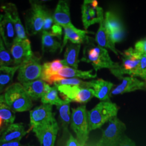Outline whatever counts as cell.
Masks as SVG:
<instances>
[{
    "label": "cell",
    "instance_id": "cell-1",
    "mask_svg": "<svg viewBox=\"0 0 146 146\" xmlns=\"http://www.w3.org/2000/svg\"><path fill=\"white\" fill-rule=\"evenodd\" d=\"M80 61L91 63L96 72L100 69L107 68L117 78L122 79L123 78L120 74L119 63L112 61L108 50L98 44L96 45L93 39L89 36L84 48V56Z\"/></svg>",
    "mask_w": 146,
    "mask_h": 146
},
{
    "label": "cell",
    "instance_id": "cell-2",
    "mask_svg": "<svg viewBox=\"0 0 146 146\" xmlns=\"http://www.w3.org/2000/svg\"><path fill=\"white\" fill-rule=\"evenodd\" d=\"M5 102L14 112H24L31 110L33 100L23 86L19 82L11 85L4 92Z\"/></svg>",
    "mask_w": 146,
    "mask_h": 146
},
{
    "label": "cell",
    "instance_id": "cell-3",
    "mask_svg": "<svg viewBox=\"0 0 146 146\" xmlns=\"http://www.w3.org/2000/svg\"><path fill=\"white\" fill-rule=\"evenodd\" d=\"M119 107L109 101H102L94 108L87 111L89 131L100 128L106 122L115 117Z\"/></svg>",
    "mask_w": 146,
    "mask_h": 146
},
{
    "label": "cell",
    "instance_id": "cell-4",
    "mask_svg": "<svg viewBox=\"0 0 146 146\" xmlns=\"http://www.w3.org/2000/svg\"><path fill=\"white\" fill-rule=\"evenodd\" d=\"M71 127L77 136L78 141L84 146L88 139V121L86 106H81L72 109Z\"/></svg>",
    "mask_w": 146,
    "mask_h": 146
},
{
    "label": "cell",
    "instance_id": "cell-5",
    "mask_svg": "<svg viewBox=\"0 0 146 146\" xmlns=\"http://www.w3.org/2000/svg\"><path fill=\"white\" fill-rule=\"evenodd\" d=\"M125 129V123L117 116L113 118L109 121L108 125L104 131L97 146H119L122 134Z\"/></svg>",
    "mask_w": 146,
    "mask_h": 146
},
{
    "label": "cell",
    "instance_id": "cell-6",
    "mask_svg": "<svg viewBox=\"0 0 146 146\" xmlns=\"http://www.w3.org/2000/svg\"><path fill=\"white\" fill-rule=\"evenodd\" d=\"M31 8L26 22V31L29 35H34L42 31L47 9L35 1H30Z\"/></svg>",
    "mask_w": 146,
    "mask_h": 146
},
{
    "label": "cell",
    "instance_id": "cell-7",
    "mask_svg": "<svg viewBox=\"0 0 146 146\" xmlns=\"http://www.w3.org/2000/svg\"><path fill=\"white\" fill-rule=\"evenodd\" d=\"M55 87L62 96L63 100L69 102L86 104L94 96V90L92 89L69 85H60Z\"/></svg>",
    "mask_w": 146,
    "mask_h": 146
},
{
    "label": "cell",
    "instance_id": "cell-8",
    "mask_svg": "<svg viewBox=\"0 0 146 146\" xmlns=\"http://www.w3.org/2000/svg\"><path fill=\"white\" fill-rule=\"evenodd\" d=\"M42 70L40 58L34 55L20 65L17 71L19 82L23 84L41 78Z\"/></svg>",
    "mask_w": 146,
    "mask_h": 146
},
{
    "label": "cell",
    "instance_id": "cell-9",
    "mask_svg": "<svg viewBox=\"0 0 146 146\" xmlns=\"http://www.w3.org/2000/svg\"><path fill=\"white\" fill-rule=\"evenodd\" d=\"M122 64L120 65V74L122 77L125 74L136 77L140 66L143 55L137 52L135 49L129 48L122 53Z\"/></svg>",
    "mask_w": 146,
    "mask_h": 146
},
{
    "label": "cell",
    "instance_id": "cell-10",
    "mask_svg": "<svg viewBox=\"0 0 146 146\" xmlns=\"http://www.w3.org/2000/svg\"><path fill=\"white\" fill-rule=\"evenodd\" d=\"M82 19L84 28L87 30L95 23H100L104 16L103 9L98 5L95 0H85L82 6Z\"/></svg>",
    "mask_w": 146,
    "mask_h": 146
},
{
    "label": "cell",
    "instance_id": "cell-11",
    "mask_svg": "<svg viewBox=\"0 0 146 146\" xmlns=\"http://www.w3.org/2000/svg\"><path fill=\"white\" fill-rule=\"evenodd\" d=\"M56 120L52 105L42 104L30 111L31 128L48 124Z\"/></svg>",
    "mask_w": 146,
    "mask_h": 146
},
{
    "label": "cell",
    "instance_id": "cell-12",
    "mask_svg": "<svg viewBox=\"0 0 146 146\" xmlns=\"http://www.w3.org/2000/svg\"><path fill=\"white\" fill-rule=\"evenodd\" d=\"M10 52L14 66H20L34 55L32 51L31 43L28 38L21 40L16 37L11 47Z\"/></svg>",
    "mask_w": 146,
    "mask_h": 146
},
{
    "label": "cell",
    "instance_id": "cell-13",
    "mask_svg": "<svg viewBox=\"0 0 146 146\" xmlns=\"http://www.w3.org/2000/svg\"><path fill=\"white\" fill-rule=\"evenodd\" d=\"M58 129L59 127L56 120L32 129L40 142V146H54Z\"/></svg>",
    "mask_w": 146,
    "mask_h": 146
},
{
    "label": "cell",
    "instance_id": "cell-14",
    "mask_svg": "<svg viewBox=\"0 0 146 146\" xmlns=\"http://www.w3.org/2000/svg\"><path fill=\"white\" fill-rule=\"evenodd\" d=\"M0 36L7 49L10 51L16 38L15 27L9 15L4 12L0 13Z\"/></svg>",
    "mask_w": 146,
    "mask_h": 146
},
{
    "label": "cell",
    "instance_id": "cell-15",
    "mask_svg": "<svg viewBox=\"0 0 146 146\" xmlns=\"http://www.w3.org/2000/svg\"><path fill=\"white\" fill-rule=\"evenodd\" d=\"M27 133L23 123H13L8 125L0 131V143L20 141Z\"/></svg>",
    "mask_w": 146,
    "mask_h": 146
},
{
    "label": "cell",
    "instance_id": "cell-16",
    "mask_svg": "<svg viewBox=\"0 0 146 146\" xmlns=\"http://www.w3.org/2000/svg\"><path fill=\"white\" fill-rule=\"evenodd\" d=\"M1 9L3 12L7 13L10 16L15 27L16 37L21 40L27 39L28 37L27 36L25 27L21 22L17 7L15 5L12 3H6L1 7Z\"/></svg>",
    "mask_w": 146,
    "mask_h": 146
},
{
    "label": "cell",
    "instance_id": "cell-17",
    "mask_svg": "<svg viewBox=\"0 0 146 146\" xmlns=\"http://www.w3.org/2000/svg\"><path fill=\"white\" fill-rule=\"evenodd\" d=\"M97 74H93V70L88 71H82L77 69L66 66L61 69L58 74L52 78V84L63 79L71 78H81L90 79L96 78Z\"/></svg>",
    "mask_w": 146,
    "mask_h": 146
},
{
    "label": "cell",
    "instance_id": "cell-18",
    "mask_svg": "<svg viewBox=\"0 0 146 146\" xmlns=\"http://www.w3.org/2000/svg\"><path fill=\"white\" fill-rule=\"evenodd\" d=\"M121 80H122L121 84L111 91V95H116L146 88V82L141 81L135 77L131 76L123 77Z\"/></svg>",
    "mask_w": 146,
    "mask_h": 146
},
{
    "label": "cell",
    "instance_id": "cell-19",
    "mask_svg": "<svg viewBox=\"0 0 146 146\" xmlns=\"http://www.w3.org/2000/svg\"><path fill=\"white\" fill-rule=\"evenodd\" d=\"M114 84L111 82L103 79H98L87 82L86 88L94 90V96L103 101L109 100V95Z\"/></svg>",
    "mask_w": 146,
    "mask_h": 146
},
{
    "label": "cell",
    "instance_id": "cell-20",
    "mask_svg": "<svg viewBox=\"0 0 146 146\" xmlns=\"http://www.w3.org/2000/svg\"><path fill=\"white\" fill-rule=\"evenodd\" d=\"M64 36L60 49V52H62L63 48L67 44L68 41L74 44H81L84 41H86L88 36L87 34L89 32L87 31H83L78 29L74 26L63 27Z\"/></svg>",
    "mask_w": 146,
    "mask_h": 146
},
{
    "label": "cell",
    "instance_id": "cell-21",
    "mask_svg": "<svg viewBox=\"0 0 146 146\" xmlns=\"http://www.w3.org/2000/svg\"><path fill=\"white\" fill-rule=\"evenodd\" d=\"M52 17L54 22L62 28L74 26L71 22L69 3L66 1H58Z\"/></svg>",
    "mask_w": 146,
    "mask_h": 146
},
{
    "label": "cell",
    "instance_id": "cell-22",
    "mask_svg": "<svg viewBox=\"0 0 146 146\" xmlns=\"http://www.w3.org/2000/svg\"><path fill=\"white\" fill-rule=\"evenodd\" d=\"M27 93L32 100H37L41 99L42 96L50 88L49 84L41 79L31 81L22 84Z\"/></svg>",
    "mask_w": 146,
    "mask_h": 146
},
{
    "label": "cell",
    "instance_id": "cell-23",
    "mask_svg": "<svg viewBox=\"0 0 146 146\" xmlns=\"http://www.w3.org/2000/svg\"><path fill=\"white\" fill-rule=\"evenodd\" d=\"M67 66L63 60L56 59L51 62L44 63L42 65V73L41 79L51 85L52 78L58 72L64 67Z\"/></svg>",
    "mask_w": 146,
    "mask_h": 146
},
{
    "label": "cell",
    "instance_id": "cell-24",
    "mask_svg": "<svg viewBox=\"0 0 146 146\" xmlns=\"http://www.w3.org/2000/svg\"><path fill=\"white\" fill-rule=\"evenodd\" d=\"M100 27L96 34L95 42L99 46L109 48L116 55H119V51L115 48V45L112 43L110 39V35L104 25V16L101 17L100 22Z\"/></svg>",
    "mask_w": 146,
    "mask_h": 146
},
{
    "label": "cell",
    "instance_id": "cell-25",
    "mask_svg": "<svg viewBox=\"0 0 146 146\" xmlns=\"http://www.w3.org/2000/svg\"><path fill=\"white\" fill-rule=\"evenodd\" d=\"M20 66L0 67V94L13 84V78Z\"/></svg>",
    "mask_w": 146,
    "mask_h": 146
},
{
    "label": "cell",
    "instance_id": "cell-26",
    "mask_svg": "<svg viewBox=\"0 0 146 146\" xmlns=\"http://www.w3.org/2000/svg\"><path fill=\"white\" fill-rule=\"evenodd\" d=\"M80 49L81 44H74L70 42L67 46L64 59L63 60L67 66L78 69L80 61L78 58Z\"/></svg>",
    "mask_w": 146,
    "mask_h": 146
},
{
    "label": "cell",
    "instance_id": "cell-27",
    "mask_svg": "<svg viewBox=\"0 0 146 146\" xmlns=\"http://www.w3.org/2000/svg\"><path fill=\"white\" fill-rule=\"evenodd\" d=\"M58 37L47 32L42 31L41 37L42 52H55L58 49H61L62 44L58 40Z\"/></svg>",
    "mask_w": 146,
    "mask_h": 146
},
{
    "label": "cell",
    "instance_id": "cell-28",
    "mask_svg": "<svg viewBox=\"0 0 146 146\" xmlns=\"http://www.w3.org/2000/svg\"><path fill=\"white\" fill-rule=\"evenodd\" d=\"M104 25L109 34L125 29L120 17L113 11H107L104 16Z\"/></svg>",
    "mask_w": 146,
    "mask_h": 146
},
{
    "label": "cell",
    "instance_id": "cell-29",
    "mask_svg": "<svg viewBox=\"0 0 146 146\" xmlns=\"http://www.w3.org/2000/svg\"><path fill=\"white\" fill-rule=\"evenodd\" d=\"M15 117V112L5 102L3 94H0V117L8 125L14 123Z\"/></svg>",
    "mask_w": 146,
    "mask_h": 146
},
{
    "label": "cell",
    "instance_id": "cell-30",
    "mask_svg": "<svg viewBox=\"0 0 146 146\" xmlns=\"http://www.w3.org/2000/svg\"><path fill=\"white\" fill-rule=\"evenodd\" d=\"M43 104L55 105L59 106L64 104L66 101L61 99L58 96V90L55 86L51 87L49 90L41 99Z\"/></svg>",
    "mask_w": 146,
    "mask_h": 146
},
{
    "label": "cell",
    "instance_id": "cell-31",
    "mask_svg": "<svg viewBox=\"0 0 146 146\" xmlns=\"http://www.w3.org/2000/svg\"><path fill=\"white\" fill-rule=\"evenodd\" d=\"M60 120L64 130L67 131L68 127L71 121V114L70 111V102L67 101L61 106H57Z\"/></svg>",
    "mask_w": 146,
    "mask_h": 146
},
{
    "label": "cell",
    "instance_id": "cell-32",
    "mask_svg": "<svg viewBox=\"0 0 146 146\" xmlns=\"http://www.w3.org/2000/svg\"><path fill=\"white\" fill-rule=\"evenodd\" d=\"M12 66H15L13 58L2 39L0 42V67Z\"/></svg>",
    "mask_w": 146,
    "mask_h": 146
},
{
    "label": "cell",
    "instance_id": "cell-33",
    "mask_svg": "<svg viewBox=\"0 0 146 146\" xmlns=\"http://www.w3.org/2000/svg\"><path fill=\"white\" fill-rule=\"evenodd\" d=\"M86 81H82L78 78H71L63 79L54 84V86L60 85H69V86H78L81 87L86 88Z\"/></svg>",
    "mask_w": 146,
    "mask_h": 146
},
{
    "label": "cell",
    "instance_id": "cell-34",
    "mask_svg": "<svg viewBox=\"0 0 146 146\" xmlns=\"http://www.w3.org/2000/svg\"><path fill=\"white\" fill-rule=\"evenodd\" d=\"M54 23L55 22L54 21L52 15H51V14L48 11H47L44 18L42 31L49 33Z\"/></svg>",
    "mask_w": 146,
    "mask_h": 146
},
{
    "label": "cell",
    "instance_id": "cell-35",
    "mask_svg": "<svg viewBox=\"0 0 146 146\" xmlns=\"http://www.w3.org/2000/svg\"><path fill=\"white\" fill-rule=\"evenodd\" d=\"M109 35L110 41L113 44L115 45V43L120 42L123 40L125 36V30L122 29L117 31L109 34Z\"/></svg>",
    "mask_w": 146,
    "mask_h": 146
},
{
    "label": "cell",
    "instance_id": "cell-36",
    "mask_svg": "<svg viewBox=\"0 0 146 146\" xmlns=\"http://www.w3.org/2000/svg\"><path fill=\"white\" fill-rule=\"evenodd\" d=\"M135 49L141 54H146V38L140 40L135 44Z\"/></svg>",
    "mask_w": 146,
    "mask_h": 146
},
{
    "label": "cell",
    "instance_id": "cell-37",
    "mask_svg": "<svg viewBox=\"0 0 146 146\" xmlns=\"http://www.w3.org/2000/svg\"><path fill=\"white\" fill-rule=\"evenodd\" d=\"M119 146H136V145L135 142L127 136H125L121 140Z\"/></svg>",
    "mask_w": 146,
    "mask_h": 146
},
{
    "label": "cell",
    "instance_id": "cell-38",
    "mask_svg": "<svg viewBox=\"0 0 146 146\" xmlns=\"http://www.w3.org/2000/svg\"><path fill=\"white\" fill-rule=\"evenodd\" d=\"M66 146H83L81 145L75 138L73 137L72 135H70L69 139L67 141Z\"/></svg>",
    "mask_w": 146,
    "mask_h": 146
},
{
    "label": "cell",
    "instance_id": "cell-39",
    "mask_svg": "<svg viewBox=\"0 0 146 146\" xmlns=\"http://www.w3.org/2000/svg\"><path fill=\"white\" fill-rule=\"evenodd\" d=\"M0 146H23L20 141H14L0 143Z\"/></svg>",
    "mask_w": 146,
    "mask_h": 146
},
{
    "label": "cell",
    "instance_id": "cell-40",
    "mask_svg": "<svg viewBox=\"0 0 146 146\" xmlns=\"http://www.w3.org/2000/svg\"><path fill=\"white\" fill-rule=\"evenodd\" d=\"M3 120L2 119V118L1 117H0V128H1V127L2 126V125H3Z\"/></svg>",
    "mask_w": 146,
    "mask_h": 146
},
{
    "label": "cell",
    "instance_id": "cell-41",
    "mask_svg": "<svg viewBox=\"0 0 146 146\" xmlns=\"http://www.w3.org/2000/svg\"><path fill=\"white\" fill-rule=\"evenodd\" d=\"M143 80H145V81H146V75H145V77H144V78H143Z\"/></svg>",
    "mask_w": 146,
    "mask_h": 146
},
{
    "label": "cell",
    "instance_id": "cell-42",
    "mask_svg": "<svg viewBox=\"0 0 146 146\" xmlns=\"http://www.w3.org/2000/svg\"><path fill=\"white\" fill-rule=\"evenodd\" d=\"M143 56H144V57H145L146 58V54H144V55H143Z\"/></svg>",
    "mask_w": 146,
    "mask_h": 146
},
{
    "label": "cell",
    "instance_id": "cell-43",
    "mask_svg": "<svg viewBox=\"0 0 146 146\" xmlns=\"http://www.w3.org/2000/svg\"><path fill=\"white\" fill-rule=\"evenodd\" d=\"M1 40H2V38H1V37L0 36V42H1Z\"/></svg>",
    "mask_w": 146,
    "mask_h": 146
}]
</instances>
